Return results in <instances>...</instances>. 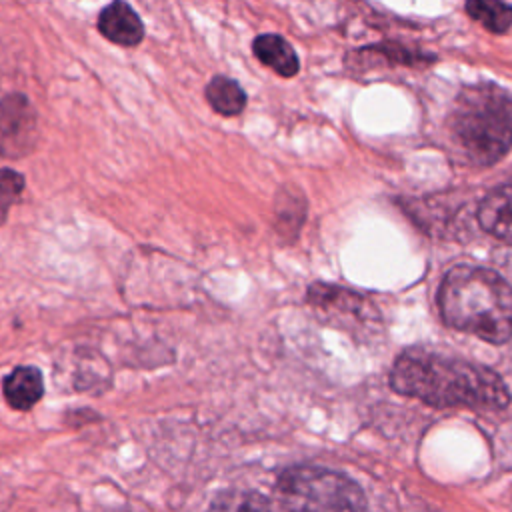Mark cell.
I'll return each instance as SVG.
<instances>
[{"mask_svg": "<svg viewBox=\"0 0 512 512\" xmlns=\"http://www.w3.org/2000/svg\"><path fill=\"white\" fill-rule=\"evenodd\" d=\"M392 388L434 408L502 410L510 392L498 372L450 352L416 346L402 352L390 372Z\"/></svg>", "mask_w": 512, "mask_h": 512, "instance_id": "cell-1", "label": "cell"}, {"mask_svg": "<svg viewBox=\"0 0 512 512\" xmlns=\"http://www.w3.org/2000/svg\"><path fill=\"white\" fill-rule=\"evenodd\" d=\"M444 322L490 344L512 338V286L494 270L472 264L450 268L438 290Z\"/></svg>", "mask_w": 512, "mask_h": 512, "instance_id": "cell-2", "label": "cell"}, {"mask_svg": "<svg viewBox=\"0 0 512 512\" xmlns=\"http://www.w3.org/2000/svg\"><path fill=\"white\" fill-rule=\"evenodd\" d=\"M448 130L468 162L496 164L512 148V94L494 82L464 86L452 102Z\"/></svg>", "mask_w": 512, "mask_h": 512, "instance_id": "cell-3", "label": "cell"}, {"mask_svg": "<svg viewBox=\"0 0 512 512\" xmlns=\"http://www.w3.org/2000/svg\"><path fill=\"white\" fill-rule=\"evenodd\" d=\"M276 496L286 512H368L362 488L346 474L298 464L276 478Z\"/></svg>", "mask_w": 512, "mask_h": 512, "instance_id": "cell-4", "label": "cell"}, {"mask_svg": "<svg viewBox=\"0 0 512 512\" xmlns=\"http://www.w3.org/2000/svg\"><path fill=\"white\" fill-rule=\"evenodd\" d=\"M38 142V114L24 94L0 98V158L28 156Z\"/></svg>", "mask_w": 512, "mask_h": 512, "instance_id": "cell-5", "label": "cell"}, {"mask_svg": "<svg viewBox=\"0 0 512 512\" xmlns=\"http://www.w3.org/2000/svg\"><path fill=\"white\" fill-rule=\"evenodd\" d=\"M306 296L314 308L344 324H366L374 314V308L364 296L342 286L312 284Z\"/></svg>", "mask_w": 512, "mask_h": 512, "instance_id": "cell-6", "label": "cell"}, {"mask_svg": "<svg viewBox=\"0 0 512 512\" xmlns=\"http://www.w3.org/2000/svg\"><path fill=\"white\" fill-rule=\"evenodd\" d=\"M100 34L118 46H138L144 38V24L136 10L126 2L108 4L98 16Z\"/></svg>", "mask_w": 512, "mask_h": 512, "instance_id": "cell-7", "label": "cell"}, {"mask_svg": "<svg viewBox=\"0 0 512 512\" xmlns=\"http://www.w3.org/2000/svg\"><path fill=\"white\" fill-rule=\"evenodd\" d=\"M2 392L10 408L30 410L44 394L42 372L36 366H18L4 378Z\"/></svg>", "mask_w": 512, "mask_h": 512, "instance_id": "cell-8", "label": "cell"}, {"mask_svg": "<svg viewBox=\"0 0 512 512\" xmlns=\"http://www.w3.org/2000/svg\"><path fill=\"white\" fill-rule=\"evenodd\" d=\"M478 222L488 234L512 244V188L492 190L478 208Z\"/></svg>", "mask_w": 512, "mask_h": 512, "instance_id": "cell-9", "label": "cell"}, {"mask_svg": "<svg viewBox=\"0 0 512 512\" xmlns=\"http://www.w3.org/2000/svg\"><path fill=\"white\" fill-rule=\"evenodd\" d=\"M254 56L282 78H292L300 70V60L292 44L278 34H260L252 44Z\"/></svg>", "mask_w": 512, "mask_h": 512, "instance_id": "cell-10", "label": "cell"}, {"mask_svg": "<svg viewBox=\"0 0 512 512\" xmlns=\"http://www.w3.org/2000/svg\"><path fill=\"white\" fill-rule=\"evenodd\" d=\"M206 100L222 116H238L246 106V92L228 76H214L206 86Z\"/></svg>", "mask_w": 512, "mask_h": 512, "instance_id": "cell-11", "label": "cell"}, {"mask_svg": "<svg viewBox=\"0 0 512 512\" xmlns=\"http://www.w3.org/2000/svg\"><path fill=\"white\" fill-rule=\"evenodd\" d=\"M464 10L492 34H504L512 26V4L498 0H470L464 4Z\"/></svg>", "mask_w": 512, "mask_h": 512, "instance_id": "cell-12", "label": "cell"}, {"mask_svg": "<svg viewBox=\"0 0 512 512\" xmlns=\"http://www.w3.org/2000/svg\"><path fill=\"white\" fill-rule=\"evenodd\" d=\"M206 512H278L268 498L254 490L230 488L216 494Z\"/></svg>", "mask_w": 512, "mask_h": 512, "instance_id": "cell-13", "label": "cell"}, {"mask_svg": "<svg viewBox=\"0 0 512 512\" xmlns=\"http://www.w3.org/2000/svg\"><path fill=\"white\" fill-rule=\"evenodd\" d=\"M298 194L280 190L276 196V228L280 234L294 236L304 216V204H296Z\"/></svg>", "mask_w": 512, "mask_h": 512, "instance_id": "cell-14", "label": "cell"}, {"mask_svg": "<svg viewBox=\"0 0 512 512\" xmlns=\"http://www.w3.org/2000/svg\"><path fill=\"white\" fill-rule=\"evenodd\" d=\"M26 180L12 168H0V226L6 222L10 208L20 200Z\"/></svg>", "mask_w": 512, "mask_h": 512, "instance_id": "cell-15", "label": "cell"}]
</instances>
